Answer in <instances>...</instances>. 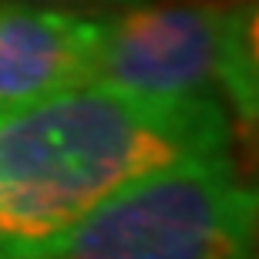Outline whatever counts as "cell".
<instances>
[{"label":"cell","instance_id":"cell-5","mask_svg":"<svg viewBox=\"0 0 259 259\" xmlns=\"http://www.w3.org/2000/svg\"><path fill=\"white\" fill-rule=\"evenodd\" d=\"M24 4H135V0H24Z\"/></svg>","mask_w":259,"mask_h":259},{"label":"cell","instance_id":"cell-4","mask_svg":"<svg viewBox=\"0 0 259 259\" xmlns=\"http://www.w3.org/2000/svg\"><path fill=\"white\" fill-rule=\"evenodd\" d=\"M101 20L24 0L0 4V111L95 81Z\"/></svg>","mask_w":259,"mask_h":259},{"label":"cell","instance_id":"cell-3","mask_svg":"<svg viewBox=\"0 0 259 259\" xmlns=\"http://www.w3.org/2000/svg\"><path fill=\"white\" fill-rule=\"evenodd\" d=\"M40 259H256V192L229 152L185 158L118 189Z\"/></svg>","mask_w":259,"mask_h":259},{"label":"cell","instance_id":"cell-1","mask_svg":"<svg viewBox=\"0 0 259 259\" xmlns=\"http://www.w3.org/2000/svg\"><path fill=\"white\" fill-rule=\"evenodd\" d=\"M226 105L81 84L0 111V259H40L105 199L185 158L229 152Z\"/></svg>","mask_w":259,"mask_h":259},{"label":"cell","instance_id":"cell-2","mask_svg":"<svg viewBox=\"0 0 259 259\" xmlns=\"http://www.w3.org/2000/svg\"><path fill=\"white\" fill-rule=\"evenodd\" d=\"M142 95L222 91L236 132H256L259 67L252 0H135L101 20L95 81Z\"/></svg>","mask_w":259,"mask_h":259}]
</instances>
